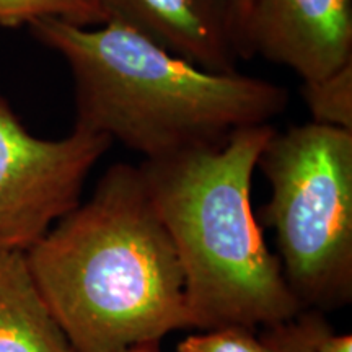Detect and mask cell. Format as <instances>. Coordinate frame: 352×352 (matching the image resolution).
Instances as JSON below:
<instances>
[{"mask_svg":"<svg viewBox=\"0 0 352 352\" xmlns=\"http://www.w3.org/2000/svg\"><path fill=\"white\" fill-rule=\"evenodd\" d=\"M25 256L76 352H121L192 328L182 264L139 166H109Z\"/></svg>","mask_w":352,"mask_h":352,"instance_id":"6da1fadb","label":"cell"},{"mask_svg":"<svg viewBox=\"0 0 352 352\" xmlns=\"http://www.w3.org/2000/svg\"><path fill=\"white\" fill-rule=\"evenodd\" d=\"M59 52L76 88V126L121 142L145 160L215 147L235 131L271 124L289 94L264 78L201 69L116 23L28 25Z\"/></svg>","mask_w":352,"mask_h":352,"instance_id":"7a4b0ae2","label":"cell"},{"mask_svg":"<svg viewBox=\"0 0 352 352\" xmlns=\"http://www.w3.org/2000/svg\"><path fill=\"white\" fill-rule=\"evenodd\" d=\"M274 126L235 131L215 147L139 166L184 276L192 328L272 327L305 310L264 241L252 208L253 173Z\"/></svg>","mask_w":352,"mask_h":352,"instance_id":"3957f363","label":"cell"},{"mask_svg":"<svg viewBox=\"0 0 352 352\" xmlns=\"http://www.w3.org/2000/svg\"><path fill=\"white\" fill-rule=\"evenodd\" d=\"M271 184L261 209L303 308L352 298V131L318 122L274 131L258 158Z\"/></svg>","mask_w":352,"mask_h":352,"instance_id":"277c9868","label":"cell"},{"mask_svg":"<svg viewBox=\"0 0 352 352\" xmlns=\"http://www.w3.org/2000/svg\"><path fill=\"white\" fill-rule=\"evenodd\" d=\"M111 139L78 127L63 139L30 134L0 94V252H26L80 204Z\"/></svg>","mask_w":352,"mask_h":352,"instance_id":"5b68a950","label":"cell"},{"mask_svg":"<svg viewBox=\"0 0 352 352\" xmlns=\"http://www.w3.org/2000/svg\"><path fill=\"white\" fill-rule=\"evenodd\" d=\"M245 57L263 56L318 80L352 60V0H252Z\"/></svg>","mask_w":352,"mask_h":352,"instance_id":"8992f818","label":"cell"},{"mask_svg":"<svg viewBox=\"0 0 352 352\" xmlns=\"http://www.w3.org/2000/svg\"><path fill=\"white\" fill-rule=\"evenodd\" d=\"M104 23L142 34L210 72H236L245 57L233 0H100Z\"/></svg>","mask_w":352,"mask_h":352,"instance_id":"52a82bcc","label":"cell"},{"mask_svg":"<svg viewBox=\"0 0 352 352\" xmlns=\"http://www.w3.org/2000/svg\"><path fill=\"white\" fill-rule=\"evenodd\" d=\"M0 352H76L44 302L25 252H0Z\"/></svg>","mask_w":352,"mask_h":352,"instance_id":"ba28073f","label":"cell"},{"mask_svg":"<svg viewBox=\"0 0 352 352\" xmlns=\"http://www.w3.org/2000/svg\"><path fill=\"white\" fill-rule=\"evenodd\" d=\"M259 340L272 352H352L351 334L336 333L320 310L310 308L266 327Z\"/></svg>","mask_w":352,"mask_h":352,"instance_id":"9c48e42d","label":"cell"},{"mask_svg":"<svg viewBox=\"0 0 352 352\" xmlns=\"http://www.w3.org/2000/svg\"><path fill=\"white\" fill-rule=\"evenodd\" d=\"M56 19L76 26L103 25L100 0H0V26L30 25Z\"/></svg>","mask_w":352,"mask_h":352,"instance_id":"30bf717a","label":"cell"},{"mask_svg":"<svg viewBox=\"0 0 352 352\" xmlns=\"http://www.w3.org/2000/svg\"><path fill=\"white\" fill-rule=\"evenodd\" d=\"M302 96L314 122L352 131V60L327 77L303 82Z\"/></svg>","mask_w":352,"mask_h":352,"instance_id":"8fae6325","label":"cell"},{"mask_svg":"<svg viewBox=\"0 0 352 352\" xmlns=\"http://www.w3.org/2000/svg\"><path fill=\"white\" fill-rule=\"evenodd\" d=\"M178 352H272L254 329L226 327L189 334L179 342Z\"/></svg>","mask_w":352,"mask_h":352,"instance_id":"7c38bea8","label":"cell"},{"mask_svg":"<svg viewBox=\"0 0 352 352\" xmlns=\"http://www.w3.org/2000/svg\"><path fill=\"white\" fill-rule=\"evenodd\" d=\"M235 3L236 13H239V19H240V25H241V41H243V23L246 20V15H248V8L252 0H233Z\"/></svg>","mask_w":352,"mask_h":352,"instance_id":"4fadbf2b","label":"cell"},{"mask_svg":"<svg viewBox=\"0 0 352 352\" xmlns=\"http://www.w3.org/2000/svg\"><path fill=\"white\" fill-rule=\"evenodd\" d=\"M121 352H160V347H158V342H148V344L134 346Z\"/></svg>","mask_w":352,"mask_h":352,"instance_id":"5bb4252c","label":"cell"}]
</instances>
